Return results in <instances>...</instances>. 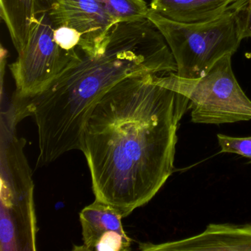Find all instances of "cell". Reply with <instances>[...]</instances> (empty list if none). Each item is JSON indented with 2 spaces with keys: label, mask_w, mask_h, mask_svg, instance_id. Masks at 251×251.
<instances>
[{
  "label": "cell",
  "mask_w": 251,
  "mask_h": 251,
  "mask_svg": "<svg viewBox=\"0 0 251 251\" xmlns=\"http://www.w3.org/2000/svg\"><path fill=\"white\" fill-rule=\"evenodd\" d=\"M155 75H134L111 88L86 122L81 149L95 199L123 218L148 204L174 171L187 98Z\"/></svg>",
  "instance_id": "1"
},
{
  "label": "cell",
  "mask_w": 251,
  "mask_h": 251,
  "mask_svg": "<svg viewBox=\"0 0 251 251\" xmlns=\"http://www.w3.org/2000/svg\"><path fill=\"white\" fill-rule=\"evenodd\" d=\"M176 72L168 45L149 19L116 25L102 52H80L39 93L25 99L14 97L25 116H32L36 122L38 167L80 151L91 113L117 83L132 76Z\"/></svg>",
  "instance_id": "2"
},
{
  "label": "cell",
  "mask_w": 251,
  "mask_h": 251,
  "mask_svg": "<svg viewBox=\"0 0 251 251\" xmlns=\"http://www.w3.org/2000/svg\"><path fill=\"white\" fill-rule=\"evenodd\" d=\"M23 120L14 103L1 114L0 251H36V207L26 141L17 127Z\"/></svg>",
  "instance_id": "3"
},
{
  "label": "cell",
  "mask_w": 251,
  "mask_h": 251,
  "mask_svg": "<svg viewBox=\"0 0 251 251\" xmlns=\"http://www.w3.org/2000/svg\"><path fill=\"white\" fill-rule=\"evenodd\" d=\"M241 5L242 0H238L217 18L192 24L172 21L150 8L148 18L168 45L177 75L198 78L208 73L220 58L236 52L243 39Z\"/></svg>",
  "instance_id": "4"
},
{
  "label": "cell",
  "mask_w": 251,
  "mask_h": 251,
  "mask_svg": "<svg viewBox=\"0 0 251 251\" xmlns=\"http://www.w3.org/2000/svg\"><path fill=\"white\" fill-rule=\"evenodd\" d=\"M232 55L220 58L201 77L184 78L176 73L155 75L158 83L189 100L192 122L221 125L251 120V100L236 80Z\"/></svg>",
  "instance_id": "5"
},
{
  "label": "cell",
  "mask_w": 251,
  "mask_h": 251,
  "mask_svg": "<svg viewBox=\"0 0 251 251\" xmlns=\"http://www.w3.org/2000/svg\"><path fill=\"white\" fill-rule=\"evenodd\" d=\"M55 29L45 13L36 14L27 45L9 65L16 98L25 99L39 93L82 52L79 48L70 51L60 48L54 39Z\"/></svg>",
  "instance_id": "6"
},
{
  "label": "cell",
  "mask_w": 251,
  "mask_h": 251,
  "mask_svg": "<svg viewBox=\"0 0 251 251\" xmlns=\"http://www.w3.org/2000/svg\"><path fill=\"white\" fill-rule=\"evenodd\" d=\"M45 13L55 28L72 27L82 36L79 48L87 55L105 49L108 37L117 24L98 0H36L35 15Z\"/></svg>",
  "instance_id": "7"
},
{
  "label": "cell",
  "mask_w": 251,
  "mask_h": 251,
  "mask_svg": "<svg viewBox=\"0 0 251 251\" xmlns=\"http://www.w3.org/2000/svg\"><path fill=\"white\" fill-rule=\"evenodd\" d=\"M123 218L115 208L95 199L80 211L83 245L75 246V251H130L131 239L125 231Z\"/></svg>",
  "instance_id": "8"
},
{
  "label": "cell",
  "mask_w": 251,
  "mask_h": 251,
  "mask_svg": "<svg viewBox=\"0 0 251 251\" xmlns=\"http://www.w3.org/2000/svg\"><path fill=\"white\" fill-rule=\"evenodd\" d=\"M144 251H251V224L211 223L199 234L161 244L142 243Z\"/></svg>",
  "instance_id": "9"
},
{
  "label": "cell",
  "mask_w": 251,
  "mask_h": 251,
  "mask_svg": "<svg viewBox=\"0 0 251 251\" xmlns=\"http://www.w3.org/2000/svg\"><path fill=\"white\" fill-rule=\"evenodd\" d=\"M238 0H151V11L177 23L192 24L214 20Z\"/></svg>",
  "instance_id": "10"
},
{
  "label": "cell",
  "mask_w": 251,
  "mask_h": 251,
  "mask_svg": "<svg viewBox=\"0 0 251 251\" xmlns=\"http://www.w3.org/2000/svg\"><path fill=\"white\" fill-rule=\"evenodd\" d=\"M36 0H0V16L17 53L27 45L34 20Z\"/></svg>",
  "instance_id": "11"
},
{
  "label": "cell",
  "mask_w": 251,
  "mask_h": 251,
  "mask_svg": "<svg viewBox=\"0 0 251 251\" xmlns=\"http://www.w3.org/2000/svg\"><path fill=\"white\" fill-rule=\"evenodd\" d=\"M116 23H133L148 18L150 8L145 0H98Z\"/></svg>",
  "instance_id": "12"
},
{
  "label": "cell",
  "mask_w": 251,
  "mask_h": 251,
  "mask_svg": "<svg viewBox=\"0 0 251 251\" xmlns=\"http://www.w3.org/2000/svg\"><path fill=\"white\" fill-rule=\"evenodd\" d=\"M221 152L234 153L248 158L251 162V136L234 137L227 135H217Z\"/></svg>",
  "instance_id": "13"
},
{
  "label": "cell",
  "mask_w": 251,
  "mask_h": 251,
  "mask_svg": "<svg viewBox=\"0 0 251 251\" xmlns=\"http://www.w3.org/2000/svg\"><path fill=\"white\" fill-rule=\"evenodd\" d=\"M54 39L60 48L64 50L70 51L79 48L81 43L82 36L75 29L61 26L55 29Z\"/></svg>",
  "instance_id": "14"
},
{
  "label": "cell",
  "mask_w": 251,
  "mask_h": 251,
  "mask_svg": "<svg viewBox=\"0 0 251 251\" xmlns=\"http://www.w3.org/2000/svg\"><path fill=\"white\" fill-rule=\"evenodd\" d=\"M240 23L242 39H251V0H242Z\"/></svg>",
  "instance_id": "15"
}]
</instances>
